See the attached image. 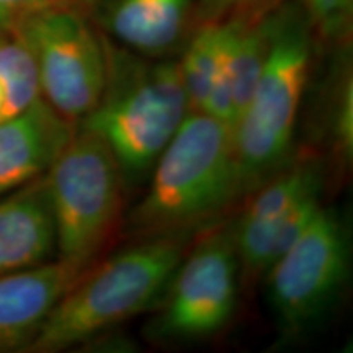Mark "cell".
<instances>
[{
  "label": "cell",
  "instance_id": "obj_1",
  "mask_svg": "<svg viewBox=\"0 0 353 353\" xmlns=\"http://www.w3.org/2000/svg\"><path fill=\"white\" fill-rule=\"evenodd\" d=\"M141 200L125 216L130 239L193 236L208 229L241 198L232 128L188 112L148 176Z\"/></svg>",
  "mask_w": 353,
  "mask_h": 353
},
{
  "label": "cell",
  "instance_id": "obj_2",
  "mask_svg": "<svg viewBox=\"0 0 353 353\" xmlns=\"http://www.w3.org/2000/svg\"><path fill=\"white\" fill-rule=\"evenodd\" d=\"M193 236L136 239L79 276L44 319L26 352L70 350L154 309Z\"/></svg>",
  "mask_w": 353,
  "mask_h": 353
},
{
  "label": "cell",
  "instance_id": "obj_3",
  "mask_svg": "<svg viewBox=\"0 0 353 353\" xmlns=\"http://www.w3.org/2000/svg\"><path fill=\"white\" fill-rule=\"evenodd\" d=\"M105 39L100 99L79 123L100 136L118 159L128 187L148 180L190 112L174 57H145Z\"/></svg>",
  "mask_w": 353,
  "mask_h": 353
},
{
  "label": "cell",
  "instance_id": "obj_4",
  "mask_svg": "<svg viewBox=\"0 0 353 353\" xmlns=\"http://www.w3.org/2000/svg\"><path fill=\"white\" fill-rule=\"evenodd\" d=\"M316 43L299 6L281 2L272 15L270 39L257 83L232 126L244 196L291 157Z\"/></svg>",
  "mask_w": 353,
  "mask_h": 353
},
{
  "label": "cell",
  "instance_id": "obj_5",
  "mask_svg": "<svg viewBox=\"0 0 353 353\" xmlns=\"http://www.w3.org/2000/svg\"><path fill=\"white\" fill-rule=\"evenodd\" d=\"M56 229V259L92 267L125 224L126 180L118 159L97 132L76 125L44 174Z\"/></svg>",
  "mask_w": 353,
  "mask_h": 353
},
{
  "label": "cell",
  "instance_id": "obj_6",
  "mask_svg": "<svg viewBox=\"0 0 353 353\" xmlns=\"http://www.w3.org/2000/svg\"><path fill=\"white\" fill-rule=\"evenodd\" d=\"M13 30L32 54L41 99L79 125L99 101L107 69L103 33L85 3L51 0L25 13Z\"/></svg>",
  "mask_w": 353,
  "mask_h": 353
},
{
  "label": "cell",
  "instance_id": "obj_7",
  "mask_svg": "<svg viewBox=\"0 0 353 353\" xmlns=\"http://www.w3.org/2000/svg\"><path fill=\"white\" fill-rule=\"evenodd\" d=\"M350 237L339 211L322 205L301 236L263 278L283 339L306 335L327 317L348 283Z\"/></svg>",
  "mask_w": 353,
  "mask_h": 353
},
{
  "label": "cell",
  "instance_id": "obj_8",
  "mask_svg": "<svg viewBox=\"0 0 353 353\" xmlns=\"http://www.w3.org/2000/svg\"><path fill=\"white\" fill-rule=\"evenodd\" d=\"M241 267L231 224L208 228L185 252L154 306L145 335L161 343L213 337L231 321L239 293Z\"/></svg>",
  "mask_w": 353,
  "mask_h": 353
},
{
  "label": "cell",
  "instance_id": "obj_9",
  "mask_svg": "<svg viewBox=\"0 0 353 353\" xmlns=\"http://www.w3.org/2000/svg\"><path fill=\"white\" fill-rule=\"evenodd\" d=\"M324 165L314 154L291 156L250 192L231 224L241 280H257L301 236L322 206Z\"/></svg>",
  "mask_w": 353,
  "mask_h": 353
},
{
  "label": "cell",
  "instance_id": "obj_10",
  "mask_svg": "<svg viewBox=\"0 0 353 353\" xmlns=\"http://www.w3.org/2000/svg\"><path fill=\"white\" fill-rule=\"evenodd\" d=\"M196 0H88L110 41L145 57H172L195 26Z\"/></svg>",
  "mask_w": 353,
  "mask_h": 353
},
{
  "label": "cell",
  "instance_id": "obj_11",
  "mask_svg": "<svg viewBox=\"0 0 353 353\" xmlns=\"http://www.w3.org/2000/svg\"><path fill=\"white\" fill-rule=\"evenodd\" d=\"M85 270L54 259L0 275V352H26L52 307Z\"/></svg>",
  "mask_w": 353,
  "mask_h": 353
},
{
  "label": "cell",
  "instance_id": "obj_12",
  "mask_svg": "<svg viewBox=\"0 0 353 353\" xmlns=\"http://www.w3.org/2000/svg\"><path fill=\"white\" fill-rule=\"evenodd\" d=\"M74 128L43 99L0 123V196L46 174Z\"/></svg>",
  "mask_w": 353,
  "mask_h": 353
},
{
  "label": "cell",
  "instance_id": "obj_13",
  "mask_svg": "<svg viewBox=\"0 0 353 353\" xmlns=\"http://www.w3.org/2000/svg\"><path fill=\"white\" fill-rule=\"evenodd\" d=\"M54 259V219L41 175L0 196V275Z\"/></svg>",
  "mask_w": 353,
  "mask_h": 353
},
{
  "label": "cell",
  "instance_id": "obj_14",
  "mask_svg": "<svg viewBox=\"0 0 353 353\" xmlns=\"http://www.w3.org/2000/svg\"><path fill=\"white\" fill-rule=\"evenodd\" d=\"M224 23L208 21L193 26L176 59L190 112L201 113L221 85Z\"/></svg>",
  "mask_w": 353,
  "mask_h": 353
},
{
  "label": "cell",
  "instance_id": "obj_15",
  "mask_svg": "<svg viewBox=\"0 0 353 353\" xmlns=\"http://www.w3.org/2000/svg\"><path fill=\"white\" fill-rule=\"evenodd\" d=\"M41 99L34 63L15 30L0 32V123Z\"/></svg>",
  "mask_w": 353,
  "mask_h": 353
},
{
  "label": "cell",
  "instance_id": "obj_16",
  "mask_svg": "<svg viewBox=\"0 0 353 353\" xmlns=\"http://www.w3.org/2000/svg\"><path fill=\"white\" fill-rule=\"evenodd\" d=\"M330 83L325 107V130H327L334 151L343 161L350 159L353 152V82L352 69L343 61Z\"/></svg>",
  "mask_w": 353,
  "mask_h": 353
},
{
  "label": "cell",
  "instance_id": "obj_17",
  "mask_svg": "<svg viewBox=\"0 0 353 353\" xmlns=\"http://www.w3.org/2000/svg\"><path fill=\"white\" fill-rule=\"evenodd\" d=\"M317 41L345 44L352 33L353 0H298Z\"/></svg>",
  "mask_w": 353,
  "mask_h": 353
},
{
  "label": "cell",
  "instance_id": "obj_18",
  "mask_svg": "<svg viewBox=\"0 0 353 353\" xmlns=\"http://www.w3.org/2000/svg\"><path fill=\"white\" fill-rule=\"evenodd\" d=\"M283 0H196L195 25L223 21L242 13L272 10Z\"/></svg>",
  "mask_w": 353,
  "mask_h": 353
},
{
  "label": "cell",
  "instance_id": "obj_19",
  "mask_svg": "<svg viewBox=\"0 0 353 353\" xmlns=\"http://www.w3.org/2000/svg\"><path fill=\"white\" fill-rule=\"evenodd\" d=\"M46 2L51 0H0V32L13 28L25 13ZM79 2L85 3L87 7L88 0H79Z\"/></svg>",
  "mask_w": 353,
  "mask_h": 353
}]
</instances>
